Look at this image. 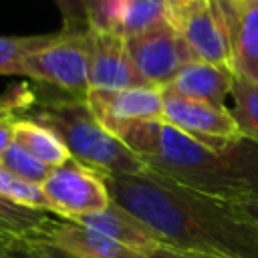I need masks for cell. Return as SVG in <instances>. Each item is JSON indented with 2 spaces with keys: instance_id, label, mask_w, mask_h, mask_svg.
<instances>
[{
  "instance_id": "2",
  "label": "cell",
  "mask_w": 258,
  "mask_h": 258,
  "mask_svg": "<svg viewBox=\"0 0 258 258\" xmlns=\"http://www.w3.org/2000/svg\"><path fill=\"white\" fill-rule=\"evenodd\" d=\"M145 165L200 194L244 204L258 196V143L208 147L165 121L137 123L117 135Z\"/></svg>"
},
{
  "instance_id": "28",
  "label": "cell",
  "mask_w": 258,
  "mask_h": 258,
  "mask_svg": "<svg viewBox=\"0 0 258 258\" xmlns=\"http://www.w3.org/2000/svg\"><path fill=\"white\" fill-rule=\"evenodd\" d=\"M149 258H220V256H210V254H200V252H187L179 248H171L167 244L157 246L155 250L149 252Z\"/></svg>"
},
{
  "instance_id": "29",
  "label": "cell",
  "mask_w": 258,
  "mask_h": 258,
  "mask_svg": "<svg viewBox=\"0 0 258 258\" xmlns=\"http://www.w3.org/2000/svg\"><path fill=\"white\" fill-rule=\"evenodd\" d=\"M18 119H2L0 121V159L6 149L14 143V125Z\"/></svg>"
},
{
  "instance_id": "20",
  "label": "cell",
  "mask_w": 258,
  "mask_h": 258,
  "mask_svg": "<svg viewBox=\"0 0 258 258\" xmlns=\"http://www.w3.org/2000/svg\"><path fill=\"white\" fill-rule=\"evenodd\" d=\"M0 165H4L14 175H18L30 183H36V185H42L44 179L48 177V173L52 171L50 167H46L42 161H38L32 153H28L16 141L6 149V153L0 159Z\"/></svg>"
},
{
  "instance_id": "12",
  "label": "cell",
  "mask_w": 258,
  "mask_h": 258,
  "mask_svg": "<svg viewBox=\"0 0 258 258\" xmlns=\"http://www.w3.org/2000/svg\"><path fill=\"white\" fill-rule=\"evenodd\" d=\"M42 238L89 258H149L147 252L129 248L77 220L58 218Z\"/></svg>"
},
{
  "instance_id": "22",
  "label": "cell",
  "mask_w": 258,
  "mask_h": 258,
  "mask_svg": "<svg viewBox=\"0 0 258 258\" xmlns=\"http://www.w3.org/2000/svg\"><path fill=\"white\" fill-rule=\"evenodd\" d=\"M125 2L127 0H83L89 28L119 34V20Z\"/></svg>"
},
{
  "instance_id": "24",
  "label": "cell",
  "mask_w": 258,
  "mask_h": 258,
  "mask_svg": "<svg viewBox=\"0 0 258 258\" xmlns=\"http://www.w3.org/2000/svg\"><path fill=\"white\" fill-rule=\"evenodd\" d=\"M54 2L60 8L67 30H87L89 28L83 0H54Z\"/></svg>"
},
{
  "instance_id": "17",
  "label": "cell",
  "mask_w": 258,
  "mask_h": 258,
  "mask_svg": "<svg viewBox=\"0 0 258 258\" xmlns=\"http://www.w3.org/2000/svg\"><path fill=\"white\" fill-rule=\"evenodd\" d=\"M169 20L165 0H127L119 20V34L123 38L147 32Z\"/></svg>"
},
{
  "instance_id": "6",
  "label": "cell",
  "mask_w": 258,
  "mask_h": 258,
  "mask_svg": "<svg viewBox=\"0 0 258 258\" xmlns=\"http://www.w3.org/2000/svg\"><path fill=\"white\" fill-rule=\"evenodd\" d=\"M40 187L50 212L64 220H77L81 216L101 212L113 202L103 175L75 159L52 169Z\"/></svg>"
},
{
  "instance_id": "11",
  "label": "cell",
  "mask_w": 258,
  "mask_h": 258,
  "mask_svg": "<svg viewBox=\"0 0 258 258\" xmlns=\"http://www.w3.org/2000/svg\"><path fill=\"white\" fill-rule=\"evenodd\" d=\"M222 2L230 22L234 73L258 83V0Z\"/></svg>"
},
{
  "instance_id": "13",
  "label": "cell",
  "mask_w": 258,
  "mask_h": 258,
  "mask_svg": "<svg viewBox=\"0 0 258 258\" xmlns=\"http://www.w3.org/2000/svg\"><path fill=\"white\" fill-rule=\"evenodd\" d=\"M234 79L236 73L232 69L189 60L165 89H171L185 99L226 107V101L232 97Z\"/></svg>"
},
{
  "instance_id": "10",
  "label": "cell",
  "mask_w": 258,
  "mask_h": 258,
  "mask_svg": "<svg viewBox=\"0 0 258 258\" xmlns=\"http://www.w3.org/2000/svg\"><path fill=\"white\" fill-rule=\"evenodd\" d=\"M89 48V91H119L129 87H147L143 77L135 71L125 38L115 32L87 28Z\"/></svg>"
},
{
  "instance_id": "16",
  "label": "cell",
  "mask_w": 258,
  "mask_h": 258,
  "mask_svg": "<svg viewBox=\"0 0 258 258\" xmlns=\"http://www.w3.org/2000/svg\"><path fill=\"white\" fill-rule=\"evenodd\" d=\"M14 141L50 169H56L64 165L69 159H73L64 143L56 137V133L30 117H22L16 121Z\"/></svg>"
},
{
  "instance_id": "1",
  "label": "cell",
  "mask_w": 258,
  "mask_h": 258,
  "mask_svg": "<svg viewBox=\"0 0 258 258\" xmlns=\"http://www.w3.org/2000/svg\"><path fill=\"white\" fill-rule=\"evenodd\" d=\"M103 179L111 200L163 244L220 258H258V224L240 204L200 194L149 167Z\"/></svg>"
},
{
  "instance_id": "7",
  "label": "cell",
  "mask_w": 258,
  "mask_h": 258,
  "mask_svg": "<svg viewBox=\"0 0 258 258\" xmlns=\"http://www.w3.org/2000/svg\"><path fill=\"white\" fill-rule=\"evenodd\" d=\"M163 121L208 147H226L244 139L232 111L163 89Z\"/></svg>"
},
{
  "instance_id": "23",
  "label": "cell",
  "mask_w": 258,
  "mask_h": 258,
  "mask_svg": "<svg viewBox=\"0 0 258 258\" xmlns=\"http://www.w3.org/2000/svg\"><path fill=\"white\" fill-rule=\"evenodd\" d=\"M38 95L26 83L14 85L0 95V121L2 119H22L36 105Z\"/></svg>"
},
{
  "instance_id": "3",
  "label": "cell",
  "mask_w": 258,
  "mask_h": 258,
  "mask_svg": "<svg viewBox=\"0 0 258 258\" xmlns=\"http://www.w3.org/2000/svg\"><path fill=\"white\" fill-rule=\"evenodd\" d=\"M28 113L26 117L56 133L75 161L99 175H125L147 169L137 153L95 119L85 99H36V105Z\"/></svg>"
},
{
  "instance_id": "21",
  "label": "cell",
  "mask_w": 258,
  "mask_h": 258,
  "mask_svg": "<svg viewBox=\"0 0 258 258\" xmlns=\"http://www.w3.org/2000/svg\"><path fill=\"white\" fill-rule=\"evenodd\" d=\"M0 196L12 200L16 204H22V206L50 210L48 202H46V196H44L40 185L30 183V181L14 175L4 165H0Z\"/></svg>"
},
{
  "instance_id": "19",
  "label": "cell",
  "mask_w": 258,
  "mask_h": 258,
  "mask_svg": "<svg viewBox=\"0 0 258 258\" xmlns=\"http://www.w3.org/2000/svg\"><path fill=\"white\" fill-rule=\"evenodd\" d=\"M52 34H34V36H0V75H22V60L44 46Z\"/></svg>"
},
{
  "instance_id": "9",
  "label": "cell",
  "mask_w": 258,
  "mask_h": 258,
  "mask_svg": "<svg viewBox=\"0 0 258 258\" xmlns=\"http://www.w3.org/2000/svg\"><path fill=\"white\" fill-rule=\"evenodd\" d=\"M173 24L181 32L194 60L234 71L230 22L222 0H210Z\"/></svg>"
},
{
  "instance_id": "30",
  "label": "cell",
  "mask_w": 258,
  "mask_h": 258,
  "mask_svg": "<svg viewBox=\"0 0 258 258\" xmlns=\"http://www.w3.org/2000/svg\"><path fill=\"white\" fill-rule=\"evenodd\" d=\"M244 210H246V214L258 224V196L256 198H252V200H248V202H244V204H240Z\"/></svg>"
},
{
  "instance_id": "4",
  "label": "cell",
  "mask_w": 258,
  "mask_h": 258,
  "mask_svg": "<svg viewBox=\"0 0 258 258\" xmlns=\"http://www.w3.org/2000/svg\"><path fill=\"white\" fill-rule=\"evenodd\" d=\"M22 75L54 85L71 97L85 99L89 93L87 30L54 32V36L22 60Z\"/></svg>"
},
{
  "instance_id": "26",
  "label": "cell",
  "mask_w": 258,
  "mask_h": 258,
  "mask_svg": "<svg viewBox=\"0 0 258 258\" xmlns=\"http://www.w3.org/2000/svg\"><path fill=\"white\" fill-rule=\"evenodd\" d=\"M34 244V250L40 258H89V256H83L79 252H73V250H67L62 246H56L44 238H38V240H32Z\"/></svg>"
},
{
  "instance_id": "15",
  "label": "cell",
  "mask_w": 258,
  "mask_h": 258,
  "mask_svg": "<svg viewBox=\"0 0 258 258\" xmlns=\"http://www.w3.org/2000/svg\"><path fill=\"white\" fill-rule=\"evenodd\" d=\"M58 218L50 210L22 206L0 196V238L38 240Z\"/></svg>"
},
{
  "instance_id": "5",
  "label": "cell",
  "mask_w": 258,
  "mask_h": 258,
  "mask_svg": "<svg viewBox=\"0 0 258 258\" xmlns=\"http://www.w3.org/2000/svg\"><path fill=\"white\" fill-rule=\"evenodd\" d=\"M125 48L143 81L159 89H165L177 73L194 60L181 32L169 20L147 32L125 38Z\"/></svg>"
},
{
  "instance_id": "27",
  "label": "cell",
  "mask_w": 258,
  "mask_h": 258,
  "mask_svg": "<svg viewBox=\"0 0 258 258\" xmlns=\"http://www.w3.org/2000/svg\"><path fill=\"white\" fill-rule=\"evenodd\" d=\"M210 0H165L167 6V14H169V22H177L183 16H187L189 12L206 6Z\"/></svg>"
},
{
  "instance_id": "25",
  "label": "cell",
  "mask_w": 258,
  "mask_h": 258,
  "mask_svg": "<svg viewBox=\"0 0 258 258\" xmlns=\"http://www.w3.org/2000/svg\"><path fill=\"white\" fill-rule=\"evenodd\" d=\"M0 258H40L32 240L0 238Z\"/></svg>"
},
{
  "instance_id": "14",
  "label": "cell",
  "mask_w": 258,
  "mask_h": 258,
  "mask_svg": "<svg viewBox=\"0 0 258 258\" xmlns=\"http://www.w3.org/2000/svg\"><path fill=\"white\" fill-rule=\"evenodd\" d=\"M77 222H81L105 236L129 246V248H135V250H141L147 254L163 244L161 238L149 226H145L141 220H137L133 214H129L115 202H111L101 212H93V214L77 218Z\"/></svg>"
},
{
  "instance_id": "8",
  "label": "cell",
  "mask_w": 258,
  "mask_h": 258,
  "mask_svg": "<svg viewBox=\"0 0 258 258\" xmlns=\"http://www.w3.org/2000/svg\"><path fill=\"white\" fill-rule=\"evenodd\" d=\"M85 101L95 119L113 135L137 123L163 121V89L159 87L147 85L119 91L91 89Z\"/></svg>"
},
{
  "instance_id": "18",
  "label": "cell",
  "mask_w": 258,
  "mask_h": 258,
  "mask_svg": "<svg viewBox=\"0 0 258 258\" xmlns=\"http://www.w3.org/2000/svg\"><path fill=\"white\" fill-rule=\"evenodd\" d=\"M230 99L234 101V107L230 111L242 135L258 143V83L236 75Z\"/></svg>"
}]
</instances>
